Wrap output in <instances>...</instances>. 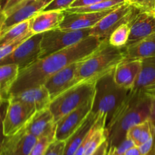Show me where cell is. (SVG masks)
<instances>
[{
	"instance_id": "34",
	"label": "cell",
	"mask_w": 155,
	"mask_h": 155,
	"mask_svg": "<svg viewBox=\"0 0 155 155\" xmlns=\"http://www.w3.org/2000/svg\"><path fill=\"white\" fill-rule=\"evenodd\" d=\"M143 123L133 126V127H132L129 130V131L127 132V137L131 139L132 141H133L134 143L136 144V145H137V146L138 144H139V139H140L141 135H142V124H143Z\"/></svg>"
},
{
	"instance_id": "24",
	"label": "cell",
	"mask_w": 155,
	"mask_h": 155,
	"mask_svg": "<svg viewBox=\"0 0 155 155\" xmlns=\"http://www.w3.org/2000/svg\"><path fill=\"white\" fill-rule=\"evenodd\" d=\"M30 33H31V30L30 28L29 20L18 23L11 27L5 33L0 35V45L7 43Z\"/></svg>"
},
{
	"instance_id": "41",
	"label": "cell",
	"mask_w": 155,
	"mask_h": 155,
	"mask_svg": "<svg viewBox=\"0 0 155 155\" xmlns=\"http://www.w3.org/2000/svg\"><path fill=\"white\" fill-rule=\"evenodd\" d=\"M148 154H149V155H155V145L154 147H153L152 150H151V152H150Z\"/></svg>"
},
{
	"instance_id": "7",
	"label": "cell",
	"mask_w": 155,
	"mask_h": 155,
	"mask_svg": "<svg viewBox=\"0 0 155 155\" xmlns=\"http://www.w3.org/2000/svg\"><path fill=\"white\" fill-rule=\"evenodd\" d=\"M140 10L124 3L107 14L92 29L90 36H95L103 40H108L111 33L117 27L125 23H130L135 15Z\"/></svg>"
},
{
	"instance_id": "37",
	"label": "cell",
	"mask_w": 155,
	"mask_h": 155,
	"mask_svg": "<svg viewBox=\"0 0 155 155\" xmlns=\"http://www.w3.org/2000/svg\"><path fill=\"white\" fill-rule=\"evenodd\" d=\"M108 142L106 140L91 155H108Z\"/></svg>"
},
{
	"instance_id": "5",
	"label": "cell",
	"mask_w": 155,
	"mask_h": 155,
	"mask_svg": "<svg viewBox=\"0 0 155 155\" xmlns=\"http://www.w3.org/2000/svg\"><path fill=\"white\" fill-rule=\"evenodd\" d=\"M96 80H89L74 85L51 100L49 110L57 123L63 117L93 99Z\"/></svg>"
},
{
	"instance_id": "4",
	"label": "cell",
	"mask_w": 155,
	"mask_h": 155,
	"mask_svg": "<svg viewBox=\"0 0 155 155\" xmlns=\"http://www.w3.org/2000/svg\"><path fill=\"white\" fill-rule=\"evenodd\" d=\"M114 71L96 80L95 95L92 101V112L105 115L107 117L106 125L120 108L130 92L115 83Z\"/></svg>"
},
{
	"instance_id": "43",
	"label": "cell",
	"mask_w": 155,
	"mask_h": 155,
	"mask_svg": "<svg viewBox=\"0 0 155 155\" xmlns=\"http://www.w3.org/2000/svg\"><path fill=\"white\" fill-rule=\"evenodd\" d=\"M147 155H149V154H147Z\"/></svg>"
},
{
	"instance_id": "23",
	"label": "cell",
	"mask_w": 155,
	"mask_h": 155,
	"mask_svg": "<svg viewBox=\"0 0 155 155\" xmlns=\"http://www.w3.org/2000/svg\"><path fill=\"white\" fill-rule=\"evenodd\" d=\"M135 90L145 92L155 89V56L142 60V69L135 84Z\"/></svg>"
},
{
	"instance_id": "15",
	"label": "cell",
	"mask_w": 155,
	"mask_h": 155,
	"mask_svg": "<svg viewBox=\"0 0 155 155\" xmlns=\"http://www.w3.org/2000/svg\"><path fill=\"white\" fill-rule=\"evenodd\" d=\"M130 25V37L126 47L155 34V14L139 11Z\"/></svg>"
},
{
	"instance_id": "1",
	"label": "cell",
	"mask_w": 155,
	"mask_h": 155,
	"mask_svg": "<svg viewBox=\"0 0 155 155\" xmlns=\"http://www.w3.org/2000/svg\"><path fill=\"white\" fill-rule=\"evenodd\" d=\"M104 41L90 36L70 48L39 59L30 67L20 71L18 80L11 91V96L25 89L44 85L45 81L58 71L90 56Z\"/></svg>"
},
{
	"instance_id": "26",
	"label": "cell",
	"mask_w": 155,
	"mask_h": 155,
	"mask_svg": "<svg viewBox=\"0 0 155 155\" xmlns=\"http://www.w3.org/2000/svg\"><path fill=\"white\" fill-rule=\"evenodd\" d=\"M130 33V23H125L116 29L108 39L109 43L119 48H125Z\"/></svg>"
},
{
	"instance_id": "22",
	"label": "cell",
	"mask_w": 155,
	"mask_h": 155,
	"mask_svg": "<svg viewBox=\"0 0 155 155\" xmlns=\"http://www.w3.org/2000/svg\"><path fill=\"white\" fill-rule=\"evenodd\" d=\"M20 68L15 64H5L0 66V98L10 100L11 91L18 80Z\"/></svg>"
},
{
	"instance_id": "42",
	"label": "cell",
	"mask_w": 155,
	"mask_h": 155,
	"mask_svg": "<svg viewBox=\"0 0 155 155\" xmlns=\"http://www.w3.org/2000/svg\"><path fill=\"white\" fill-rule=\"evenodd\" d=\"M147 93L150 94V95H154L155 94V89L154 90H152V91H148V92H146Z\"/></svg>"
},
{
	"instance_id": "11",
	"label": "cell",
	"mask_w": 155,
	"mask_h": 155,
	"mask_svg": "<svg viewBox=\"0 0 155 155\" xmlns=\"http://www.w3.org/2000/svg\"><path fill=\"white\" fill-rule=\"evenodd\" d=\"M92 101L93 99L68 114L56 123V140L66 141L83 124L92 111Z\"/></svg>"
},
{
	"instance_id": "28",
	"label": "cell",
	"mask_w": 155,
	"mask_h": 155,
	"mask_svg": "<svg viewBox=\"0 0 155 155\" xmlns=\"http://www.w3.org/2000/svg\"><path fill=\"white\" fill-rule=\"evenodd\" d=\"M55 140V133L38 138L30 155H44L48 146Z\"/></svg>"
},
{
	"instance_id": "21",
	"label": "cell",
	"mask_w": 155,
	"mask_h": 155,
	"mask_svg": "<svg viewBox=\"0 0 155 155\" xmlns=\"http://www.w3.org/2000/svg\"><path fill=\"white\" fill-rule=\"evenodd\" d=\"M125 60H143L155 56V34L125 47Z\"/></svg>"
},
{
	"instance_id": "31",
	"label": "cell",
	"mask_w": 155,
	"mask_h": 155,
	"mask_svg": "<svg viewBox=\"0 0 155 155\" xmlns=\"http://www.w3.org/2000/svg\"><path fill=\"white\" fill-rule=\"evenodd\" d=\"M76 0H53L44 11H66Z\"/></svg>"
},
{
	"instance_id": "39",
	"label": "cell",
	"mask_w": 155,
	"mask_h": 155,
	"mask_svg": "<svg viewBox=\"0 0 155 155\" xmlns=\"http://www.w3.org/2000/svg\"><path fill=\"white\" fill-rule=\"evenodd\" d=\"M124 155H142L141 153L140 149H139V146L135 145V146L132 147V148H129Z\"/></svg>"
},
{
	"instance_id": "16",
	"label": "cell",
	"mask_w": 155,
	"mask_h": 155,
	"mask_svg": "<svg viewBox=\"0 0 155 155\" xmlns=\"http://www.w3.org/2000/svg\"><path fill=\"white\" fill-rule=\"evenodd\" d=\"M142 69V60H124L115 68L114 79L118 86L132 90Z\"/></svg>"
},
{
	"instance_id": "30",
	"label": "cell",
	"mask_w": 155,
	"mask_h": 155,
	"mask_svg": "<svg viewBox=\"0 0 155 155\" xmlns=\"http://www.w3.org/2000/svg\"><path fill=\"white\" fill-rule=\"evenodd\" d=\"M26 1L27 0H5L1 8V20L5 19L12 11Z\"/></svg>"
},
{
	"instance_id": "10",
	"label": "cell",
	"mask_w": 155,
	"mask_h": 155,
	"mask_svg": "<svg viewBox=\"0 0 155 155\" xmlns=\"http://www.w3.org/2000/svg\"><path fill=\"white\" fill-rule=\"evenodd\" d=\"M53 0H27L12 11L5 19L1 20L0 35L8 28L22 21H27L44 9Z\"/></svg>"
},
{
	"instance_id": "18",
	"label": "cell",
	"mask_w": 155,
	"mask_h": 155,
	"mask_svg": "<svg viewBox=\"0 0 155 155\" xmlns=\"http://www.w3.org/2000/svg\"><path fill=\"white\" fill-rule=\"evenodd\" d=\"M10 100L27 103L33 106L36 111L49 107L51 98L45 85L25 89L11 96Z\"/></svg>"
},
{
	"instance_id": "14",
	"label": "cell",
	"mask_w": 155,
	"mask_h": 155,
	"mask_svg": "<svg viewBox=\"0 0 155 155\" xmlns=\"http://www.w3.org/2000/svg\"><path fill=\"white\" fill-rule=\"evenodd\" d=\"M114 9L100 12H65L64 18L59 26V28L65 30L92 29Z\"/></svg>"
},
{
	"instance_id": "20",
	"label": "cell",
	"mask_w": 155,
	"mask_h": 155,
	"mask_svg": "<svg viewBox=\"0 0 155 155\" xmlns=\"http://www.w3.org/2000/svg\"><path fill=\"white\" fill-rule=\"evenodd\" d=\"M100 114L91 111L81 126L67 139L64 155H74L99 120Z\"/></svg>"
},
{
	"instance_id": "35",
	"label": "cell",
	"mask_w": 155,
	"mask_h": 155,
	"mask_svg": "<svg viewBox=\"0 0 155 155\" xmlns=\"http://www.w3.org/2000/svg\"><path fill=\"white\" fill-rule=\"evenodd\" d=\"M106 1V0H76L71 8H81L86 7V6L92 5L97 4V3L101 2Z\"/></svg>"
},
{
	"instance_id": "2",
	"label": "cell",
	"mask_w": 155,
	"mask_h": 155,
	"mask_svg": "<svg viewBox=\"0 0 155 155\" xmlns=\"http://www.w3.org/2000/svg\"><path fill=\"white\" fill-rule=\"evenodd\" d=\"M151 105V96L145 91L130 90L123 105L105 127L108 151L127 139L132 127L150 120Z\"/></svg>"
},
{
	"instance_id": "12",
	"label": "cell",
	"mask_w": 155,
	"mask_h": 155,
	"mask_svg": "<svg viewBox=\"0 0 155 155\" xmlns=\"http://www.w3.org/2000/svg\"><path fill=\"white\" fill-rule=\"evenodd\" d=\"M37 139L24 127L15 134L4 136L1 155H30Z\"/></svg>"
},
{
	"instance_id": "3",
	"label": "cell",
	"mask_w": 155,
	"mask_h": 155,
	"mask_svg": "<svg viewBox=\"0 0 155 155\" xmlns=\"http://www.w3.org/2000/svg\"><path fill=\"white\" fill-rule=\"evenodd\" d=\"M125 60L124 48H119L104 40L90 56L81 61L77 70L74 85L89 80H97L111 72Z\"/></svg>"
},
{
	"instance_id": "17",
	"label": "cell",
	"mask_w": 155,
	"mask_h": 155,
	"mask_svg": "<svg viewBox=\"0 0 155 155\" xmlns=\"http://www.w3.org/2000/svg\"><path fill=\"white\" fill-rule=\"evenodd\" d=\"M24 127L30 134L36 138L56 132V123L49 108L36 111Z\"/></svg>"
},
{
	"instance_id": "6",
	"label": "cell",
	"mask_w": 155,
	"mask_h": 155,
	"mask_svg": "<svg viewBox=\"0 0 155 155\" xmlns=\"http://www.w3.org/2000/svg\"><path fill=\"white\" fill-rule=\"evenodd\" d=\"M90 32L91 29L65 30L59 27L45 32L42 35L41 42L40 58H43L53 53L62 51L79 43L90 36Z\"/></svg>"
},
{
	"instance_id": "29",
	"label": "cell",
	"mask_w": 155,
	"mask_h": 155,
	"mask_svg": "<svg viewBox=\"0 0 155 155\" xmlns=\"http://www.w3.org/2000/svg\"><path fill=\"white\" fill-rule=\"evenodd\" d=\"M125 2L141 12L155 14V0H125Z\"/></svg>"
},
{
	"instance_id": "13",
	"label": "cell",
	"mask_w": 155,
	"mask_h": 155,
	"mask_svg": "<svg viewBox=\"0 0 155 155\" xmlns=\"http://www.w3.org/2000/svg\"><path fill=\"white\" fill-rule=\"evenodd\" d=\"M80 61L65 67L60 71L51 75L45 81L44 85L48 89L51 100L74 86L76 75Z\"/></svg>"
},
{
	"instance_id": "9",
	"label": "cell",
	"mask_w": 155,
	"mask_h": 155,
	"mask_svg": "<svg viewBox=\"0 0 155 155\" xmlns=\"http://www.w3.org/2000/svg\"><path fill=\"white\" fill-rule=\"evenodd\" d=\"M36 112V108L30 104L10 100L7 113L2 120L3 136H11L24 128Z\"/></svg>"
},
{
	"instance_id": "40",
	"label": "cell",
	"mask_w": 155,
	"mask_h": 155,
	"mask_svg": "<svg viewBox=\"0 0 155 155\" xmlns=\"http://www.w3.org/2000/svg\"><path fill=\"white\" fill-rule=\"evenodd\" d=\"M151 121V120H150ZM151 128H152V133H153V138H154V142L155 145V122H151Z\"/></svg>"
},
{
	"instance_id": "19",
	"label": "cell",
	"mask_w": 155,
	"mask_h": 155,
	"mask_svg": "<svg viewBox=\"0 0 155 155\" xmlns=\"http://www.w3.org/2000/svg\"><path fill=\"white\" fill-rule=\"evenodd\" d=\"M64 16V11H42L29 20L30 30L39 34L58 28Z\"/></svg>"
},
{
	"instance_id": "32",
	"label": "cell",
	"mask_w": 155,
	"mask_h": 155,
	"mask_svg": "<svg viewBox=\"0 0 155 155\" xmlns=\"http://www.w3.org/2000/svg\"><path fill=\"white\" fill-rule=\"evenodd\" d=\"M65 141L54 140L48 146L44 155H64L65 149Z\"/></svg>"
},
{
	"instance_id": "27",
	"label": "cell",
	"mask_w": 155,
	"mask_h": 155,
	"mask_svg": "<svg viewBox=\"0 0 155 155\" xmlns=\"http://www.w3.org/2000/svg\"><path fill=\"white\" fill-rule=\"evenodd\" d=\"M33 35V33L31 32V33H28V34L24 35V36L18 38L16 39H14V40L11 41V42L3 44V45H0V60H2L3 58H5L8 55L12 54L23 42H25L27 39H29Z\"/></svg>"
},
{
	"instance_id": "8",
	"label": "cell",
	"mask_w": 155,
	"mask_h": 155,
	"mask_svg": "<svg viewBox=\"0 0 155 155\" xmlns=\"http://www.w3.org/2000/svg\"><path fill=\"white\" fill-rule=\"evenodd\" d=\"M42 35L43 33H39L30 36L12 54L0 60V65L15 64L21 71L35 63L40 58Z\"/></svg>"
},
{
	"instance_id": "36",
	"label": "cell",
	"mask_w": 155,
	"mask_h": 155,
	"mask_svg": "<svg viewBox=\"0 0 155 155\" xmlns=\"http://www.w3.org/2000/svg\"><path fill=\"white\" fill-rule=\"evenodd\" d=\"M154 145V138H151V139H149L148 142H145L144 144L141 145L140 146H139V149H140L141 153H142V155H147L151 152V151L152 150Z\"/></svg>"
},
{
	"instance_id": "25",
	"label": "cell",
	"mask_w": 155,
	"mask_h": 155,
	"mask_svg": "<svg viewBox=\"0 0 155 155\" xmlns=\"http://www.w3.org/2000/svg\"><path fill=\"white\" fill-rule=\"evenodd\" d=\"M126 3L125 0H106L92 5L81 8H70L64 11L65 12H100L116 8L121 5Z\"/></svg>"
},
{
	"instance_id": "38",
	"label": "cell",
	"mask_w": 155,
	"mask_h": 155,
	"mask_svg": "<svg viewBox=\"0 0 155 155\" xmlns=\"http://www.w3.org/2000/svg\"><path fill=\"white\" fill-rule=\"evenodd\" d=\"M150 96H151V117H150V120H151V122H155V94L154 95H150Z\"/></svg>"
},
{
	"instance_id": "33",
	"label": "cell",
	"mask_w": 155,
	"mask_h": 155,
	"mask_svg": "<svg viewBox=\"0 0 155 155\" xmlns=\"http://www.w3.org/2000/svg\"><path fill=\"white\" fill-rule=\"evenodd\" d=\"M136 144L133 141L127 137V139L121 142L116 148L108 151V155H124L129 148L135 146Z\"/></svg>"
}]
</instances>
